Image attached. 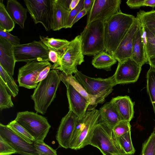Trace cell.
Returning a JSON list of instances; mask_svg holds the SVG:
<instances>
[{
    "mask_svg": "<svg viewBox=\"0 0 155 155\" xmlns=\"http://www.w3.org/2000/svg\"><path fill=\"white\" fill-rule=\"evenodd\" d=\"M136 17L122 12L104 22L105 51L111 55L116 50Z\"/></svg>",
    "mask_w": 155,
    "mask_h": 155,
    "instance_id": "cell-1",
    "label": "cell"
},
{
    "mask_svg": "<svg viewBox=\"0 0 155 155\" xmlns=\"http://www.w3.org/2000/svg\"><path fill=\"white\" fill-rule=\"evenodd\" d=\"M61 81L57 71L50 70L47 77L40 82L31 96L34 103V109L37 113L45 114L54 101Z\"/></svg>",
    "mask_w": 155,
    "mask_h": 155,
    "instance_id": "cell-2",
    "label": "cell"
},
{
    "mask_svg": "<svg viewBox=\"0 0 155 155\" xmlns=\"http://www.w3.org/2000/svg\"><path fill=\"white\" fill-rule=\"evenodd\" d=\"M80 35L69 41L66 47L59 52L57 62L52 65L51 69L60 71L66 75L75 74L77 66L84 61Z\"/></svg>",
    "mask_w": 155,
    "mask_h": 155,
    "instance_id": "cell-3",
    "label": "cell"
},
{
    "mask_svg": "<svg viewBox=\"0 0 155 155\" xmlns=\"http://www.w3.org/2000/svg\"><path fill=\"white\" fill-rule=\"evenodd\" d=\"M99 117V110L94 108L87 110L84 116L78 118L69 148L77 150L89 145Z\"/></svg>",
    "mask_w": 155,
    "mask_h": 155,
    "instance_id": "cell-4",
    "label": "cell"
},
{
    "mask_svg": "<svg viewBox=\"0 0 155 155\" xmlns=\"http://www.w3.org/2000/svg\"><path fill=\"white\" fill-rule=\"evenodd\" d=\"M80 35L84 55L95 56L105 51L103 21H96L86 25Z\"/></svg>",
    "mask_w": 155,
    "mask_h": 155,
    "instance_id": "cell-5",
    "label": "cell"
},
{
    "mask_svg": "<svg viewBox=\"0 0 155 155\" xmlns=\"http://www.w3.org/2000/svg\"><path fill=\"white\" fill-rule=\"evenodd\" d=\"M74 77L89 94L97 98L98 104L104 101L116 85L113 75L104 79L93 78L78 71Z\"/></svg>",
    "mask_w": 155,
    "mask_h": 155,
    "instance_id": "cell-6",
    "label": "cell"
},
{
    "mask_svg": "<svg viewBox=\"0 0 155 155\" xmlns=\"http://www.w3.org/2000/svg\"><path fill=\"white\" fill-rule=\"evenodd\" d=\"M14 120L25 128L35 140L44 141L51 127L45 117L32 111L18 112Z\"/></svg>",
    "mask_w": 155,
    "mask_h": 155,
    "instance_id": "cell-7",
    "label": "cell"
},
{
    "mask_svg": "<svg viewBox=\"0 0 155 155\" xmlns=\"http://www.w3.org/2000/svg\"><path fill=\"white\" fill-rule=\"evenodd\" d=\"M89 145L98 148L103 155H123L115 140L112 130L99 122L94 129Z\"/></svg>",
    "mask_w": 155,
    "mask_h": 155,
    "instance_id": "cell-8",
    "label": "cell"
},
{
    "mask_svg": "<svg viewBox=\"0 0 155 155\" xmlns=\"http://www.w3.org/2000/svg\"><path fill=\"white\" fill-rule=\"evenodd\" d=\"M49 50L40 40L34 41L25 44L14 46V53L16 62L49 61Z\"/></svg>",
    "mask_w": 155,
    "mask_h": 155,
    "instance_id": "cell-9",
    "label": "cell"
},
{
    "mask_svg": "<svg viewBox=\"0 0 155 155\" xmlns=\"http://www.w3.org/2000/svg\"><path fill=\"white\" fill-rule=\"evenodd\" d=\"M24 2L35 24L41 23L47 31L51 29L52 0H24Z\"/></svg>",
    "mask_w": 155,
    "mask_h": 155,
    "instance_id": "cell-10",
    "label": "cell"
},
{
    "mask_svg": "<svg viewBox=\"0 0 155 155\" xmlns=\"http://www.w3.org/2000/svg\"><path fill=\"white\" fill-rule=\"evenodd\" d=\"M120 0H94L87 14L86 25L96 21H105L112 16L121 12Z\"/></svg>",
    "mask_w": 155,
    "mask_h": 155,
    "instance_id": "cell-11",
    "label": "cell"
},
{
    "mask_svg": "<svg viewBox=\"0 0 155 155\" xmlns=\"http://www.w3.org/2000/svg\"><path fill=\"white\" fill-rule=\"evenodd\" d=\"M51 65L48 61L27 63L18 69V81L19 86L28 89H35L38 84L36 81L39 73Z\"/></svg>",
    "mask_w": 155,
    "mask_h": 155,
    "instance_id": "cell-12",
    "label": "cell"
},
{
    "mask_svg": "<svg viewBox=\"0 0 155 155\" xmlns=\"http://www.w3.org/2000/svg\"><path fill=\"white\" fill-rule=\"evenodd\" d=\"M141 70V66L131 58L118 62L113 77L116 84L136 82Z\"/></svg>",
    "mask_w": 155,
    "mask_h": 155,
    "instance_id": "cell-13",
    "label": "cell"
},
{
    "mask_svg": "<svg viewBox=\"0 0 155 155\" xmlns=\"http://www.w3.org/2000/svg\"><path fill=\"white\" fill-rule=\"evenodd\" d=\"M59 74L61 81L66 88L69 110L78 118H81L84 115L87 110H89L93 109L88 101L65 79L60 73Z\"/></svg>",
    "mask_w": 155,
    "mask_h": 155,
    "instance_id": "cell-14",
    "label": "cell"
},
{
    "mask_svg": "<svg viewBox=\"0 0 155 155\" xmlns=\"http://www.w3.org/2000/svg\"><path fill=\"white\" fill-rule=\"evenodd\" d=\"M0 136L21 155H38L33 143H28L7 125L0 124Z\"/></svg>",
    "mask_w": 155,
    "mask_h": 155,
    "instance_id": "cell-15",
    "label": "cell"
},
{
    "mask_svg": "<svg viewBox=\"0 0 155 155\" xmlns=\"http://www.w3.org/2000/svg\"><path fill=\"white\" fill-rule=\"evenodd\" d=\"M78 117L71 110L62 118L56 136L59 147L69 148Z\"/></svg>",
    "mask_w": 155,
    "mask_h": 155,
    "instance_id": "cell-16",
    "label": "cell"
},
{
    "mask_svg": "<svg viewBox=\"0 0 155 155\" xmlns=\"http://www.w3.org/2000/svg\"><path fill=\"white\" fill-rule=\"evenodd\" d=\"M140 23L136 18L114 52L111 55L118 62L131 58L134 38Z\"/></svg>",
    "mask_w": 155,
    "mask_h": 155,
    "instance_id": "cell-17",
    "label": "cell"
},
{
    "mask_svg": "<svg viewBox=\"0 0 155 155\" xmlns=\"http://www.w3.org/2000/svg\"><path fill=\"white\" fill-rule=\"evenodd\" d=\"M71 0H52L51 29L56 31L65 28Z\"/></svg>",
    "mask_w": 155,
    "mask_h": 155,
    "instance_id": "cell-18",
    "label": "cell"
},
{
    "mask_svg": "<svg viewBox=\"0 0 155 155\" xmlns=\"http://www.w3.org/2000/svg\"><path fill=\"white\" fill-rule=\"evenodd\" d=\"M15 45L0 37V65L9 74L14 75L16 62Z\"/></svg>",
    "mask_w": 155,
    "mask_h": 155,
    "instance_id": "cell-19",
    "label": "cell"
},
{
    "mask_svg": "<svg viewBox=\"0 0 155 155\" xmlns=\"http://www.w3.org/2000/svg\"><path fill=\"white\" fill-rule=\"evenodd\" d=\"M110 101L117 112L122 120L130 122L134 115V104L129 96L113 97Z\"/></svg>",
    "mask_w": 155,
    "mask_h": 155,
    "instance_id": "cell-20",
    "label": "cell"
},
{
    "mask_svg": "<svg viewBox=\"0 0 155 155\" xmlns=\"http://www.w3.org/2000/svg\"><path fill=\"white\" fill-rule=\"evenodd\" d=\"M131 58L141 67L148 62L140 25L134 38Z\"/></svg>",
    "mask_w": 155,
    "mask_h": 155,
    "instance_id": "cell-21",
    "label": "cell"
},
{
    "mask_svg": "<svg viewBox=\"0 0 155 155\" xmlns=\"http://www.w3.org/2000/svg\"><path fill=\"white\" fill-rule=\"evenodd\" d=\"M99 122L112 130L121 120L112 103L110 101L104 104L99 109Z\"/></svg>",
    "mask_w": 155,
    "mask_h": 155,
    "instance_id": "cell-22",
    "label": "cell"
},
{
    "mask_svg": "<svg viewBox=\"0 0 155 155\" xmlns=\"http://www.w3.org/2000/svg\"><path fill=\"white\" fill-rule=\"evenodd\" d=\"M6 8L15 24H17L21 28L23 29L27 18V9L16 0H8Z\"/></svg>",
    "mask_w": 155,
    "mask_h": 155,
    "instance_id": "cell-23",
    "label": "cell"
},
{
    "mask_svg": "<svg viewBox=\"0 0 155 155\" xmlns=\"http://www.w3.org/2000/svg\"><path fill=\"white\" fill-rule=\"evenodd\" d=\"M117 61L111 54L105 51L99 53L94 56L92 64L95 68L104 69L107 71L111 70V67Z\"/></svg>",
    "mask_w": 155,
    "mask_h": 155,
    "instance_id": "cell-24",
    "label": "cell"
},
{
    "mask_svg": "<svg viewBox=\"0 0 155 155\" xmlns=\"http://www.w3.org/2000/svg\"><path fill=\"white\" fill-rule=\"evenodd\" d=\"M114 138L123 155H131L134 153L135 150L132 142L131 131L120 136Z\"/></svg>",
    "mask_w": 155,
    "mask_h": 155,
    "instance_id": "cell-25",
    "label": "cell"
},
{
    "mask_svg": "<svg viewBox=\"0 0 155 155\" xmlns=\"http://www.w3.org/2000/svg\"><path fill=\"white\" fill-rule=\"evenodd\" d=\"M60 73L65 79L88 101L91 107L93 109L95 108L98 104L97 98L89 94L72 75H66L62 72Z\"/></svg>",
    "mask_w": 155,
    "mask_h": 155,
    "instance_id": "cell-26",
    "label": "cell"
},
{
    "mask_svg": "<svg viewBox=\"0 0 155 155\" xmlns=\"http://www.w3.org/2000/svg\"><path fill=\"white\" fill-rule=\"evenodd\" d=\"M40 41L49 50L58 52L62 51L67 45L69 41L64 39L55 38L40 36Z\"/></svg>",
    "mask_w": 155,
    "mask_h": 155,
    "instance_id": "cell-27",
    "label": "cell"
},
{
    "mask_svg": "<svg viewBox=\"0 0 155 155\" xmlns=\"http://www.w3.org/2000/svg\"><path fill=\"white\" fill-rule=\"evenodd\" d=\"M15 23L12 19L3 3L0 1V29L9 32L14 28Z\"/></svg>",
    "mask_w": 155,
    "mask_h": 155,
    "instance_id": "cell-28",
    "label": "cell"
},
{
    "mask_svg": "<svg viewBox=\"0 0 155 155\" xmlns=\"http://www.w3.org/2000/svg\"><path fill=\"white\" fill-rule=\"evenodd\" d=\"M0 78L3 81L9 93L15 97L18 94L19 88L12 76L8 73L0 65Z\"/></svg>",
    "mask_w": 155,
    "mask_h": 155,
    "instance_id": "cell-29",
    "label": "cell"
},
{
    "mask_svg": "<svg viewBox=\"0 0 155 155\" xmlns=\"http://www.w3.org/2000/svg\"><path fill=\"white\" fill-rule=\"evenodd\" d=\"M146 78L147 91L155 114V69L150 67Z\"/></svg>",
    "mask_w": 155,
    "mask_h": 155,
    "instance_id": "cell-30",
    "label": "cell"
},
{
    "mask_svg": "<svg viewBox=\"0 0 155 155\" xmlns=\"http://www.w3.org/2000/svg\"><path fill=\"white\" fill-rule=\"evenodd\" d=\"M141 27L147 56L148 59L149 57L155 54V36L146 28Z\"/></svg>",
    "mask_w": 155,
    "mask_h": 155,
    "instance_id": "cell-31",
    "label": "cell"
},
{
    "mask_svg": "<svg viewBox=\"0 0 155 155\" xmlns=\"http://www.w3.org/2000/svg\"><path fill=\"white\" fill-rule=\"evenodd\" d=\"M12 95L8 91L6 87L0 78V110L9 109L14 106L11 99Z\"/></svg>",
    "mask_w": 155,
    "mask_h": 155,
    "instance_id": "cell-32",
    "label": "cell"
},
{
    "mask_svg": "<svg viewBox=\"0 0 155 155\" xmlns=\"http://www.w3.org/2000/svg\"><path fill=\"white\" fill-rule=\"evenodd\" d=\"M7 126L28 143H33L35 141L34 138L25 128L14 120L9 123Z\"/></svg>",
    "mask_w": 155,
    "mask_h": 155,
    "instance_id": "cell-33",
    "label": "cell"
},
{
    "mask_svg": "<svg viewBox=\"0 0 155 155\" xmlns=\"http://www.w3.org/2000/svg\"><path fill=\"white\" fill-rule=\"evenodd\" d=\"M136 18L139 21L142 27L155 25V10L149 12L140 10L137 12Z\"/></svg>",
    "mask_w": 155,
    "mask_h": 155,
    "instance_id": "cell-34",
    "label": "cell"
},
{
    "mask_svg": "<svg viewBox=\"0 0 155 155\" xmlns=\"http://www.w3.org/2000/svg\"><path fill=\"white\" fill-rule=\"evenodd\" d=\"M33 144L38 155H57L56 150L44 141L35 140Z\"/></svg>",
    "mask_w": 155,
    "mask_h": 155,
    "instance_id": "cell-35",
    "label": "cell"
},
{
    "mask_svg": "<svg viewBox=\"0 0 155 155\" xmlns=\"http://www.w3.org/2000/svg\"><path fill=\"white\" fill-rule=\"evenodd\" d=\"M140 155H155V134L153 132L143 144Z\"/></svg>",
    "mask_w": 155,
    "mask_h": 155,
    "instance_id": "cell-36",
    "label": "cell"
},
{
    "mask_svg": "<svg viewBox=\"0 0 155 155\" xmlns=\"http://www.w3.org/2000/svg\"><path fill=\"white\" fill-rule=\"evenodd\" d=\"M114 137L120 136L131 131V125L130 122L121 120L118 122L112 129Z\"/></svg>",
    "mask_w": 155,
    "mask_h": 155,
    "instance_id": "cell-37",
    "label": "cell"
},
{
    "mask_svg": "<svg viewBox=\"0 0 155 155\" xmlns=\"http://www.w3.org/2000/svg\"><path fill=\"white\" fill-rule=\"evenodd\" d=\"M84 0H80L76 7L70 11L65 28H71L72 24L74 18L83 9Z\"/></svg>",
    "mask_w": 155,
    "mask_h": 155,
    "instance_id": "cell-38",
    "label": "cell"
},
{
    "mask_svg": "<svg viewBox=\"0 0 155 155\" xmlns=\"http://www.w3.org/2000/svg\"><path fill=\"white\" fill-rule=\"evenodd\" d=\"M17 153L15 150L0 136V155H11Z\"/></svg>",
    "mask_w": 155,
    "mask_h": 155,
    "instance_id": "cell-39",
    "label": "cell"
},
{
    "mask_svg": "<svg viewBox=\"0 0 155 155\" xmlns=\"http://www.w3.org/2000/svg\"><path fill=\"white\" fill-rule=\"evenodd\" d=\"M0 37L7 40L14 45L20 44V39L17 36L13 35L9 32L0 29Z\"/></svg>",
    "mask_w": 155,
    "mask_h": 155,
    "instance_id": "cell-40",
    "label": "cell"
},
{
    "mask_svg": "<svg viewBox=\"0 0 155 155\" xmlns=\"http://www.w3.org/2000/svg\"><path fill=\"white\" fill-rule=\"evenodd\" d=\"M144 0H128L126 4L131 8H137L144 6Z\"/></svg>",
    "mask_w": 155,
    "mask_h": 155,
    "instance_id": "cell-41",
    "label": "cell"
},
{
    "mask_svg": "<svg viewBox=\"0 0 155 155\" xmlns=\"http://www.w3.org/2000/svg\"><path fill=\"white\" fill-rule=\"evenodd\" d=\"M59 52L52 50H49L48 53V58L49 61L54 64L57 62L58 61Z\"/></svg>",
    "mask_w": 155,
    "mask_h": 155,
    "instance_id": "cell-42",
    "label": "cell"
},
{
    "mask_svg": "<svg viewBox=\"0 0 155 155\" xmlns=\"http://www.w3.org/2000/svg\"><path fill=\"white\" fill-rule=\"evenodd\" d=\"M94 0H84L83 8L87 12L91 9Z\"/></svg>",
    "mask_w": 155,
    "mask_h": 155,
    "instance_id": "cell-43",
    "label": "cell"
},
{
    "mask_svg": "<svg viewBox=\"0 0 155 155\" xmlns=\"http://www.w3.org/2000/svg\"><path fill=\"white\" fill-rule=\"evenodd\" d=\"M87 14V11H86L84 8L82 9L78 14V15L74 18L72 24V26L73 25L81 18L84 16L85 15Z\"/></svg>",
    "mask_w": 155,
    "mask_h": 155,
    "instance_id": "cell-44",
    "label": "cell"
},
{
    "mask_svg": "<svg viewBox=\"0 0 155 155\" xmlns=\"http://www.w3.org/2000/svg\"><path fill=\"white\" fill-rule=\"evenodd\" d=\"M148 62L150 67L155 69V54L148 58Z\"/></svg>",
    "mask_w": 155,
    "mask_h": 155,
    "instance_id": "cell-45",
    "label": "cell"
},
{
    "mask_svg": "<svg viewBox=\"0 0 155 155\" xmlns=\"http://www.w3.org/2000/svg\"><path fill=\"white\" fill-rule=\"evenodd\" d=\"M144 6L154 8L155 7V0H144Z\"/></svg>",
    "mask_w": 155,
    "mask_h": 155,
    "instance_id": "cell-46",
    "label": "cell"
},
{
    "mask_svg": "<svg viewBox=\"0 0 155 155\" xmlns=\"http://www.w3.org/2000/svg\"><path fill=\"white\" fill-rule=\"evenodd\" d=\"M80 0H71L70 5V9L71 10L75 8L78 5Z\"/></svg>",
    "mask_w": 155,
    "mask_h": 155,
    "instance_id": "cell-47",
    "label": "cell"
},
{
    "mask_svg": "<svg viewBox=\"0 0 155 155\" xmlns=\"http://www.w3.org/2000/svg\"><path fill=\"white\" fill-rule=\"evenodd\" d=\"M155 36V25H149L144 26Z\"/></svg>",
    "mask_w": 155,
    "mask_h": 155,
    "instance_id": "cell-48",
    "label": "cell"
},
{
    "mask_svg": "<svg viewBox=\"0 0 155 155\" xmlns=\"http://www.w3.org/2000/svg\"><path fill=\"white\" fill-rule=\"evenodd\" d=\"M154 134H155V128H154V131L153 132Z\"/></svg>",
    "mask_w": 155,
    "mask_h": 155,
    "instance_id": "cell-49",
    "label": "cell"
}]
</instances>
